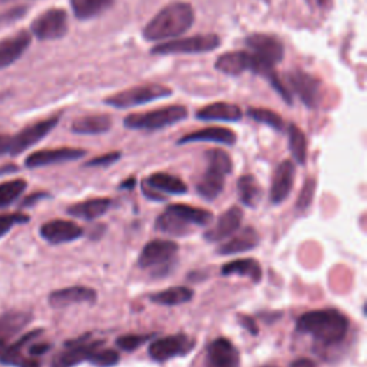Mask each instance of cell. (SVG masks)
<instances>
[{"mask_svg": "<svg viewBox=\"0 0 367 367\" xmlns=\"http://www.w3.org/2000/svg\"><path fill=\"white\" fill-rule=\"evenodd\" d=\"M121 158V152H109L106 155H101L98 158L87 162V166H109L110 164L117 162Z\"/></svg>", "mask_w": 367, "mask_h": 367, "instance_id": "7bdbcfd3", "label": "cell"}, {"mask_svg": "<svg viewBox=\"0 0 367 367\" xmlns=\"http://www.w3.org/2000/svg\"><path fill=\"white\" fill-rule=\"evenodd\" d=\"M194 23V9L184 2L168 5L148 22L144 29V36L148 41H164L177 38L187 31Z\"/></svg>", "mask_w": 367, "mask_h": 367, "instance_id": "7a4b0ae2", "label": "cell"}, {"mask_svg": "<svg viewBox=\"0 0 367 367\" xmlns=\"http://www.w3.org/2000/svg\"><path fill=\"white\" fill-rule=\"evenodd\" d=\"M31 320V313L17 312V310L0 315V349L9 345L12 338L29 324Z\"/></svg>", "mask_w": 367, "mask_h": 367, "instance_id": "603a6c76", "label": "cell"}, {"mask_svg": "<svg viewBox=\"0 0 367 367\" xmlns=\"http://www.w3.org/2000/svg\"><path fill=\"white\" fill-rule=\"evenodd\" d=\"M87 337L83 336L68 342L66 349L55 357L52 367H73L79 363L89 361L95 350L103 346V340H88Z\"/></svg>", "mask_w": 367, "mask_h": 367, "instance_id": "7c38bea8", "label": "cell"}, {"mask_svg": "<svg viewBox=\"0 0 367 367\" xmlns=\"http://www.w3.org/2000/svg\"><path fill=\"white\" fill-rule=\"evenodd\" d=\"M29 221V217L24 214H9V215H0V237L6 236L16 224H24Z\"/></svg>", "mask_w": 367, "mask_h": 367, "instance_id": "b9f144b4", "label": "cell"}, {"mask_svg": "<svg viewBox=\"0 0 367 367\" xmlns=\"http://www.w3.org/2000/svg\"><path fill=\"white\" fill-rule=\"evenodd\" d=\"M49 304L55 308H61L79 303H89L95 304L98 300V294L94 289L85 286H72L61 290H55L49 294Z\"/></svg>", "mask_w": 367, "mask_h": 367, "instance_id": "ffe728a7", "label": "cell"}, {"mask_svg": "<svg viewBox=\"0 0 367 367\" xmlns=\"http://www.w3.org/2000/svg\"><path fill=\"white\" fill-rule=\"evenodd\" d=\"M263 367H277V366H263Z\"/></svg>", "mask_w": 367, "mask_h": 367, "instance_id": "681fc988", "label": "cell"}, {"mask_svg": "<svg viewBox=\"0 0 367 367\" xmlns=\"http://www.w3.org/2000/svg\"><path fill=\"white\" fill-rule=\"evenodd\" d=\"M289 139H290V151H292L294 159L300 165H304L305 158H307V141H305L303 131L296 125H290Z\"/></svg>", "mask_w": 367, "mask_h": 367, "instance_id": "8d00e7d4", "label": "cell"}, {"mask_svg": "<svg viewBox=\"0 0 367 367\" xmlns=\"http://www.w3.org/2000/svg\"><path fill=\"white\" fill-rule=\"evenodd\" d=\"M189 143H217L224 145H234L237 143V135L227 128L211 127V128L191 132L178 141L180 145L189 144Z\"/></svg>", "mask_w": 367, "mask_h": 367, "instance_id": "cb8c5ba5", "label": "cell"}, {"mask_svg": "<svg viewBox=\"0 0 367 367\" xmlns=\"http://www.w3.org/2000/svg\"><path fill=\"white\" fill-rule=\"evenodd\" d=\"M120 353L117 350H112V349H98L95 350V353L92 354L89 363L96 366V367H112L120 363Z\"/></svg>", "mask_w": 367, "mask_h": 367, "instance_id": "ab89813d", "label": "cell"}, {"mask_svg": "<svg viewBox=\"0 0 367 367\" xmlns=\"http://www.w3.org/2000/svg\"><path fill=\"white\" fill-rule=\"evenodd\" d=\"M188 110L182 105L165 106L161 109L144 112V114H132L125 118L124 125L131 129H161L174 125L185 120Z\"/></svg>", "mask_w": 367, "mask_h": 367, "instance_id": "277c9868", "label": "cell"}, {"mask_svg": "<svg viewBox=\"0 0 367 367\" xmlns=\"http://www.w3.org/2000/svg\"><path fill=\"white\" fill-rule=\"evenodd\" d=\"M349 327L350 322L347 316L336 308L307 312L296 323V330L298 333L312 336L324 347L340 345L349 333Z\"/></svg>", "mask_w": 367, "mask_h": 367, "instance_id": "6da1fadb", "label": "cell"}, {"mask_svg": "<svg viewBox=\"0 0 367 367\" xmlns=\"http://www.w3.org/2000/svg\"><path fill=\"white\" fill-rule=\"evenodd\" d=\"M151 301L159 305H180L191 301L194 298V292L184 286L177 287H169L166 290L158 292L152 294Z\"/></svg>", "mask_w": 367, "mask_h": 367, "instance_id": "836d02e7", "label": "cell"}, {"mask_svg": "<svg viewBox=\"0 0 367 367\" xmlns=\"http://www.w3.org/2000/svg\"><path fill=\"white\" fill-rule=\"evenodd\" d=\"M196 342L188 334H173L165 336L154 340L148 347V354L152 360L164 363L169 359L187 356L194 347Z\"/></svg>", "mask_w": 367, "mask_h": 367, "instance_id": "ba28073f", "label": "cell"}, {"mask_svg": "<svg viewBox=\"0 0 367 367\" xmlns=\"http://www.w3.org/2000/svg\"><path fill=\"white\" fill-rule=\"evenodd\" d=\"M238 196L244 206L254 208L257 207L263 199V188L260 182L252 175H244L237 182Z\"/></svg>", "mask_w": 367, "mask_h": 367, "instance_id": "1f68e13d", "label": "cell"}, {"mask_svg": "<svg viewBox=\"0 0 367 367\" xmlns=\"http://www.w3.org/2000/svg\"><path fill=\"white\" fill-rule=\"evenodd\" d=\"M112 121L106 115H89L76 120L72 124V131L82 135H98L110 129Z\"/></svg>", "mask_w": 367, "mask_h": 367, "instance_id": "d6a6232c", "label": "cell"}, {"mask_svg": "<svg viewBox=\"0 0 367 367\" xmlns=\"http://www.w3.org/2000/svg\"><path fill=\"white\" fill-rule=\"evenodd\" d=\"M155 333H145V334H125V336H120L117 338V346L121 350L125 352H134L138 347L144 346L147 342H150L152 337H155Z\"/></svg>", "mask_w": 367, "mask_h": 367, "instance_id": "f35d334b", "label": "cell"}, {"mask_svg": "<svg viewBox=\"0 0 367 367\" xmlns=\"http://www.w3.org/2000/svg\"><path fill=\"white\" fill-rule=\"evenodd\" d=\"M171 95V89H168L162 85H143V87H135L127 91H122L114 96L105 99L106 105L115 108H131L136 105H144L157 99H162Z\"/></svg>", "mask_w": 367, "mask_h": 367, "instance_id": "9c48e42d", "label": "cell"}, {"mask_svg": "<svg viewBox=\"0 0 367 367\" xmlns=\"http://www.w3.org/2000/svg\"><path fill=\"white\" fill-rule=\"evenodd\" d=\"M243 217L244 214L240 207L234 206L229 208L222 215H220L213 227L208 231H206L204 238L210 243H218L225 238H230L240 230Z\"/></svg>", "mask_w": 367, "mask_h": 367, "instance_id": "ac0fdd59", "label": "cell"}, {"mask_svg": "<svg viewBox=\"0 0 367 367\" xmlns=\"http://www.w3.org/2000/svg\"><path fill=\"white\" fill-rule=\"evenodd\" d=\"M32 42L29 32H19L15 36L0 41V69L15 64Z\"/></svg>", "mask_w": 367, "mask_h": 367, "instance_id": "7402d4cb", "label": "cell"}, {"mask_svg": "<svg viewBox=\"0 0 367 367\" xmlns=\"http://www.w3.org/2000/svg\"><path fill=\"white\" fill-rule=\"evenodd\" d=\"M87 151L78 148H58V150H43L31 154L26 158L24 164L27 168H41L53 164H62L69 161H76L82 158Z\"/></svg>", "mask_w": 367, "mask_h": 367, "instance_id": "44dd1931", "label": "cell"}, {"mask_svg": "<svg viewBox=\"0 0 367 367\" xmlns=\"http://www.w3.org/2000/svg\"><path fill=\"white\" fill-rule=\"evenodd\" d=\"M294 177L296 165L292 161H283L275 168L270 189V201L273 204H281L289 199L294 185Z\"/></svg>", "mask_w": 367, "mask_h": 367, "instance_id": "2e32d148", "label": "cell"}, {"mask_svg": "<svg viewBox=\"0 0 367 367\" xmlns=\"http://www.w3.org/2000/svg\"><path fill=\"white\" fill-rule=\"evenodd\" d=\"M243 112L240 106L234 103L217 102L208 106H204L196 112V118L203 121H225V122H236L240 121Z\"/></svg>", "mask_w": 367, "mask_h": 367, "instance_id": "484cf974", "label": "cell"}, {"mask_svg": "<svg viewBox=\"0 0 367 367\" xmlns=\"http://www.w3.org/2000/svg\"><path fill=\"white\" fill-rule=\"evenodd\" d=\"M240 323H241V326H243L244 329H247L251 334H254V336L259 334V327H257L256 322H254V319L247 317V316H241V317H240Z\"/></svg>", "mask_w": 367, "mask_h": 367, "instance_id": "f6af8a7d", "label": "cell"}, {"mask_svg": "<svg viewBox=\"0 0 367 367\" xmlns=\"http://www.w3.org/2000/svg\"><path fill=\"white\" fill-rule=\"evenodd\" d=\"M27 182L24 180H12L0 184V208H5L15 203L26 189Z\"/></svg>", "mask_w": 367, "mask_h": 367, "instance_id": "d590c367", "label": "cell"}, {"mask_svg": "<svg viewBox=\"0 0 367 367\" xmlns=\"http://www.w3.org/2000/svg\"><path fill=\"white\" fill-rule=\"evenodd\" d=\"M215 68L227 75H240L245 71L260 73L261 68L250 50H236L221 55L215 62Z\"/></svg>", "mask_w": 367, "mask_h": 367, "instance_id": "5bb4252c", "label": "cell"}, {"mask_svg": "<svg viewBox=\"0 0 367 367\" xmlns=\"http://www.w3.org/2000/svg\"><path fill=\"white\" fill-rule=\"evenodd\" d=\"M178 244L171 240L150 241L138 259L141 268H155V275H165L173 267V261L178 256Z\"/></svg>", "mask_w": 367, "mask_h": 367, "instance_id": "5b68a950", "label": "cell"}, {"mask_svg": "<svg viewBox=\"0 0 367 367\" xmlns=\"http://www.w3.org/2000/svg\"><path fill=\"white\" fill-rule=\"evenodd\" d=\"M290 367H317V366L315 361H312L310 359H298V360L293 361Z\"/></svg>", "mask_w": 367, "mask_h": 367, "instance_id": "bcb514c9", "label": "cell"}, {"mask_svg": "<svg viewBox=\"0 0 367 367\" xmlns=\"http://www.w3.org/2000/svg\"><path fill=\"white\" fill-rule=\"evenodd\" d=\"M308 2L312 3V5H316V6H320V8H323L324 5H327V3H329V0H308Z\"/></svg>", "mask_w": 367, "mask_h": 367, "instance_id": "c3c4849f", "label": "cell"}, {"mask_svg": "<svg viewBox=\"0 0 367 367\" xmlns=\"http://www.w3.org/2000/svg\"><path fill=\"white\" fill-rule=\"evenodd\" d=\"M0 2H5V0H0Z\"/></svg>", "mask_w": 367, "mask_h": 367, "instance_id": "f907efd6", "label": "cell"}, {"mask_svg": "<svg viewBox=\"0 0 367 367\" xmlns=\"http://www.w3.org/2000/svg\"><path fill=\"white\" fill-rule=\"evenodd\" d=\"M134 187H135V180H134V178H131V180H128V181H125V182L121 184V188H122V189H124V188L132 189Z\"/></svg>", "mask_w": 367, "mask_h": 367, "instance_id": "7dc6e473", "label": "cell"}, {"mask_svg": "<svg viewBox=\"0 0 367 367\" xmlns=\"http://www.w3.org/2000/svg\"><path fill=\"white\" fill-rule=\"evenodd\" d=\"M58 122H59V117H53L36 122L31 127H26L15 136H8L5 154L15 157L24 152L26 150H29L31 147L38 144L39 141H42L56 125H58Z\"/></svg>", "mask_w": 367, "mask_h": 367, "instance_id": "52a82bcc", "label": "cell"}, {"mask_svg": "<svg viewBox=\"0 0 367 367\" xmlns=\"http://www.w3.org/2000/svg\"><path fill=\"white\" fill-rule=\"evenodd\" d=\"M168 210H171L177 215H180L182 220H185L189 225H199V227H208L211 222L214 221V215L211 211L192 207V206H185V204H173L169 206Z\"/></svg>", "mask_w": 367, "mask_h": 367, "instance_id": "4dcf8cb0", "label": "cell"}, {"mask_svg": "<svg viewBox=\"0 0 367 367\" xmlns=\"http://www.w3.org/2000/svg\"><path fill=\"white\" fill-rule=\"evenodd\" d=\"M52 346L49 343H36V345H32L29 347V356L31 357H38V356H42L45 354L46 352H49Z\"/></svg>", "mask_w": 367, "mask_h": 367, "instance_id": "ee69618b", "label": "cell"}, {"mask_svg": "<svg viewBox=\"0 0 367 367\" xmlns=\"http://www.w3.org/2000/svg\"><path fill=\"white\" fill-rule=\"evenodd\" d=\"M191 227L192 225H189L185 220L168 208L161 215H158L155 221L157 231L174 237H184L191 234Z\"/></svg>", "mask_w": 367, "mask_h": 367, "instance_id": "4316f807", "label": "cell"}, {"mask_svg": "<svg viewBox=\"0 0 367 367\" xmlns=\"http://www.w3.org/2000/svg\"><path fill=\"white\" fill-rule=\"evenodd\" d=\"M245 43L261 68L260 75L270 78L274 73L273 68L283 59V45H281V42L277 38L263 34L248 36Z\"/></svg>", "mask_w": 367, "mask_h": 367, "instance_id": "8992f818", "label": "cell"}, {"mask_svg": "<svg viewBox=\"0 0 367 367\" xmlns=\"http://www.w3.org/2000/svg\"><path fill=\"white\" fill-rule=\"evenodd\" d=\"M222 275H241L248 277L254 283H260L263 278V270L257 260L254 259H244V260H234L227 264H224L221 268Z\"/></svg>", "mask_w": 367, "mask_h": 367, "instance_id": "f1b7e54d", "label": "cell"}, {"mask_svg": "<svg viewBox=\"0 0 367 367\" xmlns=\"http://www.w3.org/2000/svg\"><path fill=\"white\" fill-rule=\"evenodd\" d=\"M260 244V236L252 227H245L236 237L229 240L227 243L221 244L217 248L220 256H234V254H241L256 248Z\"/></svg>", "mask_w": 367, "mask_h": 367, "instance_id": "d4e9b609", "label": "cell"}, {"mask_svg": "<svg viewBox=\"0 0 367 367\" xmlns=\"http://www.w3.org/2000/svg\"><path fill=\"white\" fill-rule=\"evenodd\" d=\"M248 115L252 120H256L257 122H260V124L271 127L273 129H277V131H283L285 129L283 120H281V117L278 114H275V112H273L270 109L250 108L248 109Z\"/></svg>", "mask_w": 367, "mask_h": 367, "instance_id": "74e56055", "label": "cell"}, {"mask_svg": "<svg viewBox=\"0 0 367 367\" xmlns=\"http://www.w3.org/2000/svg\"><path fill=\"white\" fill-rule=\"evenodd\" d=\"M208 168L196 184V192L204 200L213 201L222 192L225 184V175L231 174L233 161L230 155L222 150H211L207 152Z\"/></svg>", "mask_w": 367, "mask_h": 367, "instance_id": "3957f363", "label": "cell"}, {"mask_svg": "<svg viewBox=\"0 0 367 367\" xmlns=\"http://www.w3.org/2000/svg\"><path fill=\"white\" fill-rule=\"evenodd\" d=\"M316 181L313 178H310L305 181L300 195H298V200H297V208L300 211H304L305 208H308L310 206H312V201L315 199V192H316Z\"/></svg>", "mask_w": 367, "mask_h": 367, "instance_id": "60d3db41", "label": "cell"}, {"mask_svg": "<svg viewBox=\"0 0 367 367\" xmlns=\"http://www.w3.org/2000/svg\"><path fill=\"white\" fill-rule=\"evenodd\" d=\"M147 184L152 191H159L165 194H174V195H182L187 194L188 187L184 181H181L178 177L169 175L165 173H157L147 178Z\"/></svg>", "mask_w": 367, "mask_h": 367, "instance_id": "f546056e", "label": "cell"}, {"mask_svg": "<svg viewBox=\"0 0 367 367\" xmlns=\"http://www.w3.org/2000/svg\"><path fill=\"white\" fill-rule=\"evenodd\" d=\"M289 83L307 106H316L320 102L322 83L319 79L305 72L296 71L289 75Z\"/></svg>", "mask_w": 367, "mask_h": 367, "instance_id": "d6986e66", "label": "cell"}, {"mask_svg": "<svg viewBox=\"0 0 367 367\" xmlns=\"http://www.w3.org/2000/svg\"><path fill=\"white\" fill-rule=\"evenodd\" d=\"M31 31L41 41L64 38L68 32V13L64 9L46 10L34 20Z\"/></svg>", "mask_w": 367, "mask_h": 367, "instance_id": "30bf717a", "label": "cell"}, {"mask_svg": "<svg viewBox=\"0 0 367 367\" xmlns=\"http://www.w3.org/2000/svg\"><path fill=\"white\" fill-rule=\"evenodd\" d=\"M218 45H220V38L217 35H199V36H191V38L161 43L152 49V53L157 55L204 53V52L214 50Z\"/></svg>", "mask_w": 367, "mask_h": 367, "instance_id": "8fae6325", "label": "cell"}, {"mask_svg": "<svg viewBox=\"0 0 367 367\" xmlns=\"http://www.w3.org/2000/svg\"><path fill=\"white\" fill-rule=\"evenodd\" d=\"M240 352L229 338H215L208 346L206 367H240Z\"/></svg>", "mask_w": 367, "mask_h": 367, "instance_id": "e0dca14e", "label": "cell"}, {"mask_svg": "<svg viewBox=\"0 0 367 367\" xmlns=\"http://www.w3.org/2000/svg\"><path fill=\"white\" fill-rule=\"evenodd\" d=\"M43 330H32L29 333H26L20 338H17V342L9 343L5 347L0 349V363L8 364V366H15V367H41L39 361L34 357H26L23 356L22 350L32 342L34 338L41 336Z\"/></svg>", "mask_w": 367, "mask_h": 367, "instance_id": "4fadbf2b", "label": "cell"}, {"mask_svg": "<svg viewBox=\"0 0 367 367\" xmlns=\"http://www.w3.org/2000/svg\"><path fill=\"white\" fill-rule=\"evenodd\" d=\"M114 0H71V6L78 19H91L106 10Z\"/></svg>", "mask_w": 367, "mask_h": 367, "instance_id": "e575fe53", "label": "cell"}, {"mask_svg": "<svg viewBox=\"0 0 367 367\" xmlns=\"http://www.w3.org/2000/svg\"><path fill=\"white\" fill-rule=\"evenodd\" d=\"M110 206H112V201L109 199H94V200L85 201V203H78V204L71 206L68 208V214L76 218L92 221L106 214Z\"/></svg>", "mask_w": 367, "mask_h": 367, "instance_id": "83f0119b", "label": "cell"}, {"mask_svg": "<svg viewBox=\"0 0 367 367\" xmlns=\"http://www.w3.org/2000/svg\"><path fill=\"white\" fill-rule=\"evenodd\" d=\"M82 236L83 230L72 221L53 220L45 222L41 227V237L53 245L72 243L79 240Z\"/></svg>", "mask_w": 367, "mask_h": 367, "instance_id": "9a60e30c", "label": "cell"}]
</instances>
